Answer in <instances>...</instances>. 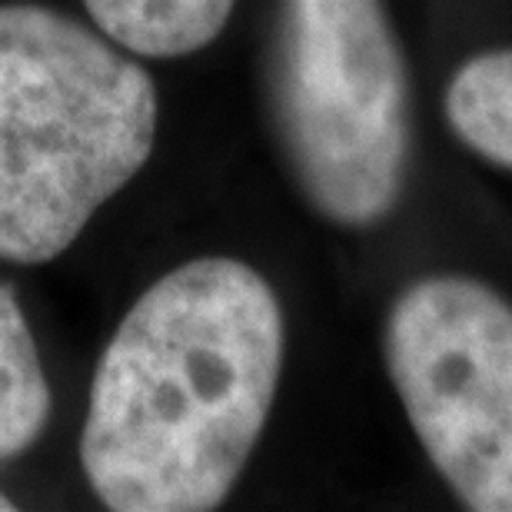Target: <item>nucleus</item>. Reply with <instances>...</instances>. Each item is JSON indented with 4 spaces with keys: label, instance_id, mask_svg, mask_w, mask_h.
I'll use <instances>...</instances> for the list:
<instances>
[{
    "label": "nucleus",
    "instance_id": "4",
    "mask_svg": "<svg viewBox=\"0 0 512 512\" xmlns=\"http://www.w3.org/2000/svg\"><path fill=\"white\" fill-rule=\"evenodd\" d=\"M383 356L409 426L456 499L512 512V306L473 276L396 296Z\"/></svg>",
    "mask_w": 512,
    "mask_h": 512
},
{
    "label": "nucleus",
    "instance_id": "6",
    "mask_svg": "<svg viewBox=\"0 0 512 512\" xmlns=\"http://www.w3.org/2000/svg\"><path fill=\"white\" fill-rule=\"evenodd\" d=\"M50 383L17 293L0 283V466L44 436Z\"/></svg>",
    "mask_w": 512,
    "mask_h": 512
},
{
    "label": "nucleus",
    "instance_id": "7",
    "mask_svg": "<svg viewBox=\"0 0 512 512\" xmlns=\"http://www.w3.org/2000/svg\"><path fill=\"white\" fill-rule=\"evenodd\" d=\"M443 110L466 150L512 170V47L469 57L449 80Z\"/></svg>",
    "mask_w": 512,
    "mask_h": 512
},
{
    "label": "nucleus",
    "instance_id": "3",
    "mask_svg": "<svg viewBox=\"0 0 512 512\" xmlns=\"http://www.w3.org/2000/svg\"><path fill=\"white\" fill-rule=\"evenodd\" d=\"M266 97L276 143L320 217L360 230L396 210L413 124L383 0H276Z\"/></svg>",
    "mask_w": 512,
    "mask_h": 512
},
{
    "label": "nucleus",
    "instance_id": "5",
    "mask_svg": "<svg viewBox=\"0 0 512 512\" xmlns=\"http://www.w3.org/2000/svg\"><path fill=\"white\" fill-rule=\"evenodd\" d=\"M107 40L140 57H187L213 44L233 0H84Z\"/></svg>",
    "mask_w": 512,
    "mask_h": 512
},
{
    "label": "nucleus",
    "instance_id": "2",
    "mask_svg": "<svg viewBox=\"0 0 512 512\" xmlns=\"http://www.w3.org/2000/svg\"><path fill=\"white\" fill-rule=\"evenodd\" d=\"M157 140L150 74L44 4H0V260L47 263Z\"/></svg>",
    "mask_w": 512,
    "mask_h": 512
},
{
    "label": "nucleus",
    "instance_id": "8",
    "mask_svg": "<svg viewBox=\"0 0 512 512\" xmlns=\"http://www.w3.org/2000/svg\"><path fill=\"white\" fill-rule=\"evenodd\" d=\"M10 509H14V503H10L4 493H0V512H10Z\"/></svg>",
    "mask_w": 512,
    "mask_h": 512
},
{
    "label": "nucleus",
    "instance_id": "1",
    "mask_svg": "<svg viewBox=\"0 0 512 512\" xmlns=\"http://www.w3.org/2000/svg\"><path fill=\"white\" fill-rule=\"evenodd\" d=\"M283 310L250 263L160 276L110 336L80 463L114 512L217 509L253 456L283 370Z\"/></svg>",
    "mask_w": 512,
    "mask_h": 512
}]
</instances>
